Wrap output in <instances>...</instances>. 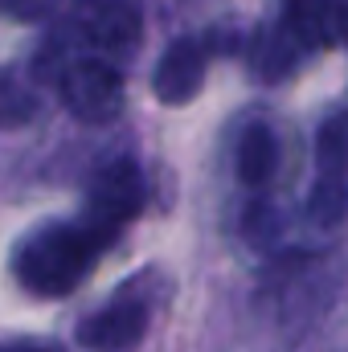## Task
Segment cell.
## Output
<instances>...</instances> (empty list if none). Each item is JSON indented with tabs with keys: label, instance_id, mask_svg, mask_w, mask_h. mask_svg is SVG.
I'll return each mask as SVG.
<instances>
[{
	"label": "cell",
	"instance_id": "6",
	"mask_svg": "<svg viewBox=\"0 0 348 352\" xmlns=\"http://www.w3.org/2000/svg\"><path fill=\"white\" fill-rule=\"evenodd\" d=\"M205 70H209V54L205 45H197L193 37H180L173 41L160 58H156V70H152V90L160 102L180 107V102H193L201 87H205Z\"/></svg>",
	"mask_w": 348,
	"mask_h": 352
},
{
	"label": "cell",
	"instance_id": "8",
	"mask_svg": "<svg viewBox=\"0 0 348 352\" xmlns=\"http://www.w3.org/2000/svg\"><path fill=\"white\" fill-rule=\"evenodd\" d=\"M283 25L303 50H324L340 37V0H283Z\"/></svg>",
	"mask_w": 348,
	"mask_h": 352
},
{
	"label": "cell",
	"instance_id": "1",
	"mask_svg": "<svg viewBox=\"0 0 348 352\" xmlns=\"http://www.w3.org/2000/svg\"><path fill=\"white\" fill-rule=\"evenodd\" d=\"M98 242L78 221H45L29 230L12 250V274L17 283L37 299H66L78 291L98 258Z\"/></svg>",
	"mask_w": 348,
	"mask_h": 352
},
{
	"label": "cell",
	"instance_id": "12",
	"mask_svg": "<svg viewBox=\"0 0 348 352\" xmlns=\"http://www.w3.org/2000/svg\"><path fill=\"white\" fill-rule=\"evenodd\" d=\"M33 115H37V98H33V90L25 87L21 78H12V74L0 70V131L25 127Z\"/></svg>",
	"mask_w": 348,
	"mask_h": 352
},
{
	"label": "cell",
	"instance_id": "13",
	"mask_svg": "<svg viewBox=\"0 0 348 352\" xmlns=\"http://www.w3.org/2000/svg\"><path fill=\"white\" fill-rule=\"evenodd\" d=\"M54 12V0H0V16L8 21H41Z\"/></svg>",
	"mask_w": 348,
	"mask_h": 352
},
{
	"label": "cell",
	"instance_id": "2",
	"mask_svg": "<svg viewBox=\"0 0 348 352\" xmlns=\"http://www.w3.org/2000/svg\"><path fill=\"white\" fill-rule=\"evenodd\" d=\"M152 270H140L123 291H115L98 311H90L78 324V344L87 352H140L148 324H152V295L148 278Z\"/></svg>",
	"mask_w": 348,
	"mask_h": 352
},
{
	"label": "cell",
	"instance_id": "9",
	"mask_svg": "<svg viewBox=\"0 0 348 352\" xmlns=\"http://www.w3.org/2000/svg\"><path fill=\"white\" fill-rule=\"evenodd\" d=\"M234 168H238V180L246 188H262L279 173V135L270 123H250L242 131L238 152H234Z\"/></svg>",
	"mask_w": 348,
	"mask_h": 352
},
{
	"label": "cell",
	"instance_id": "10",
	"mask_svg": "<svg viewBox=\"0 0 348 352\" xmlns=\"http://www.w3.org/2000/svg\"><path fill=\"white\" fill-rule=\"evenodd\" d=\"M307 217L320 230H336L348 217V180L345 176H316L307 188Z\"/></svg>",
	"mask_w": 348,
	"mask_h": 352
},
{
	"label": "cell",
	"instance_id": "11",
	"mask_svg": "<svg viewBox=\"0 0 348 352\" xmlns=\"http://www.w3.org/2000/svg\"><path fill=\"white\" fill-rule=\"evenodd\" d=\"M316 168L320 176L348 173V111H336L316 131Z\"/></svg>",
	"mask_w": 348,
	"mask_h": 352
},
{
	"label": "cell",
	"instance_id": "5",
	"mask_svg": "<svg viewBox=\"0 0 348 352\" xmlns=\"http://www.w3.org/2000/svg\"><path fill=\"white\" fill-rule=\"evenodd\" d=\"M58 90H62V102L70 107V115L83 119V123H111V119H119L123 98H127L123 74L111 62H102V58L70 62L66 74L58 78Z\"/></svg>",
	"mask_w": 348,
	"mask_h": 352
},
{
	"label": "cell",
	"instance_id": "4",
	"mask_svg": "<svg viewBox=\"0 0 348 352\" xmlns=\"http://www.w3.org/2000/svg\"><path fill=\"white\" fill-rule=\"evenodd\" d=\"M78 37L102 54V62H127L135 58L144 41V12L135 0H78L74 12Z\"/></svg>",
	"mask_w": 348,
	"mask_h": 352
},
{
	"label": "cell",
	"instance_id": "3",
	"mask_svg": "<svg viewBox=\"0 0 348 352\" xmlns=\"http://www.w3.org/2000/svg\"><path fill=\"white\" fill-rule=\"evenodd\" d=\"M148 205V180L140 173L135 160L119 156L111 164H102L87 192V213H83V230L98 246H107L115 238V230H123L131 217H140V209Z\"/></svg>",
	"mask_w": 348,
	"mask_h": 352
},
{
	"label": "cell",
	"instance_id": "7",
	"mask_svg": "<svg viewBox=\"0 0 348 352\" xmlns=\"http://www.w3.org/2000/svg\"><path fill=\"white\" fill-rule=\"evenodd\" d=\"M250 70L259 74L262 82H283V78H291L295 70H299V62H303V41L279 21V25H262L259 33H254V41H250Z\"/></svg>",
	"mask_w": 348,
	"mask_h": 352
},
{
	"label": "cell",
	"instance_id": "14",
	"mask_svg": "<svg viewBox=\"0 0 348 352\" xmlns=\"http://www.w3.org/2000/svg\"><path fill=\"white\" fill-rule=\"evenodd\" d=\"M0 352H62V349L45 344V340H0Z\"/></svg>",
	"mask_w": 348,
	"mask_h": 352
},
{
	"label": "cell",
	"instance_id": "15",
	"mask_svg": "<svg viewBox=\"0 0 348 352\" xmlns=\"http://www.w3.org/2000/svg\"><path fill=\"white\" fill-rule=\"evenodd\" d=\"M340 41L348 45V0H340Z\"/></svg>",
	"mask_w": 348,
	"mask_h": 352
}]
</instances>
